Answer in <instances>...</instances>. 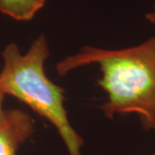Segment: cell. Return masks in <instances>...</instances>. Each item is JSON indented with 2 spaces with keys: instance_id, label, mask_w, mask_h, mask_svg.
Returning <instances> with one entry per match:
<instances>
[{
  "instance_id": "cell-3",
  "label": "cell",
  "mask_w": 155,
  "mask_h": 155,
  "mask_svg": "<svg viewBox=\"0 0 155 155\" xmlns=\"http://www.w3.org/2000/svg\"><path fill=\"white\" fill-rule=\"evenodd\" d=\"M35 122L21 109H4L0 114V155H16L33 135Z\"/></svg>"
},
{
  "instance_id": "cell-5",
  "label": "cell",
  "mask_w": 155,
  "mask_h": 155,
  "mask_svg": "<svg viewBox=\"0 0 155 155\" xmlns=\"http://www.w3.org/2000/svg\"><path fill=\"white\" fill-rule=\"evenodd\" d=\"M152 10L147 12L146 14H145V18H146V20L149 21L150 23L152 24H155V0H152Z\"/></svg>"
},
{
  "instance_id": "cell-4",
  "label": "cell",
  "mask_w": 155,
  "mask_h": 155,
  "mask_svg": "<svg viewBox=\"0 0 155 155\" xmlns=\"http://www.w3.org/2000/svg\"><path fill=\"white\" fill-rule=\"evenodd\" d=\"M45 0H0V12L15 20H30L43 7Z\"/></svg>"
},
{
  "instance_id": "cell-7",
  "label": "cell",
  "mask_w": 155,
  "mask_h": 155,
  "mask_svg": "<svg viewBox=\"0 0 155 155\" xmlns=\"http://www.w3.org/2000/svg\"><path fill=\"white\" fill-rule=\"evenodd\" d=\"M151 155H155V152H154V153H153V154H151Z\"/></svg>"
},
{
  "instance_id": "cell-6",
  "label": "cell",
  "mask_w": 155,
  "mask_h": 155,
  "mask_svg": "<svg viewBox=\"0 0 155 155\" xmlns=\"http://www.w3.org/2000/svg\"><path fill=\"white\" fill-rule=\"evenodd\" d=\"M4 98H5V95L2 94L1 92H0V114L3 112V110H4V108H3V102H4Z\"/></svg>"
},
{
  "instance_id": "cell-2",
  "label": "cell",
  "mask_w": 155,
  "mask_h": 155,
  "mask_svg": "<svg viewBox=\"0 0 155 155\" xmlns=\"http://www.w3.org/2000/svg\"><path fill=\"white\" fill-rule=\"evenodd\" d=\"M49 55L48 40L40 35L26 54H21L16 43L2 51L0 92L17 99L51 123L63 139L70 155H81L84 138L72 126L64 107V89L51 81L45 72Z\"/></svg>"
},
{
  "instance_id": "cell-1",
  "label": "cell",
  "mask_w": 155,
  "mask_h": 155,
  "mask_svg": "<svg viewBox=\"0 0 155 155\" xmlns=\"http://www.w3.org/2000/svg\"><path fill=\"white\" fill-rule=\"evenodd\" d=\"M98 64L97 85L107 94L99 106L105 117L135 114L146 131H155V36L122 49L86 45L57 64L60 76L89 64Z\"/></svg>"
}]
</instances>
